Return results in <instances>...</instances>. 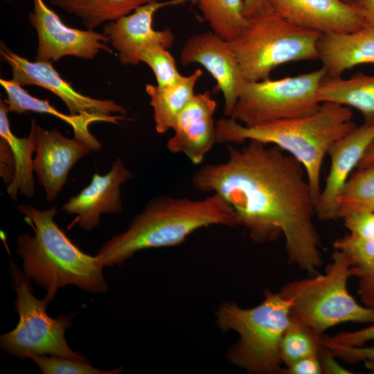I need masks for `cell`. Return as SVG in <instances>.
<instances>
[{"label":"cell","instance_id":"8","mask_svg":"<svg viewBox=\"0 0 374 374\" xmlns=\"http://www.w3.org/2000/svg\"><path fill=\"white\" fill-rule=\"evenodd\" d=\"M9 271L17 294L14 308L19 319L15 329L0 336L1 349L20 359L48 355L88 361L82 355L73 351L66 341L65 332L71 326L73 316L50 317L46 307L53 299L47 295L42 299L35 297L30 280L11 261Z\"/></svg>","mask_w":374,"mask_h":374},{"label":"cell","instance_id":"3","mask_svg":"<svg viewBox=\"0 0 374 374\" xmlns=\"http://www.w3.org/2000/svg\"><path fill=\"white\" fill-rule=\"evenodd\" d=\"M353 117L349 107L328 102L322 103L317 112L307 116L254 126H246L226 116L215 122V143L256 141L285 150L305 168L317 205L321 192L324 157L332 145L356 125Z\"/></svg>","mask_w":374,"mask_h":374},{"label":"cell","instance_id":"40","mask_svg":"<svg viewBox=\"0 0 374 374\" xmlns=\"http://www.w3.org/2000/svg\"><path fill=\"white\" fill-rule=\"evenodd\" d=\"M373 161H374V140L366 149L357 168L364 167Z\"/></svg>","mask_w":374,"mask_h":374},{"label":"cell","instance_id":"30","mask_svg":"<svg viewBox=\"0 0 374 374\" xmlns=\"http://www.w3.org/2000/svg\"><path fill=\"white\" fill-rule=\"evenodd\" d=\"M44 374H116L123 367L111 371L98 369L89 361H80L55 355H36L31 358Z\"/></svg>","mask_w":374,"mask_h":374},{"label":"cell","instance_id":"12","mask_svg":"<svg viewBox=\"0 0 374 374\" xmlns=\"http://www.w3.org/2000/svg\"><path fill=\"white\" fill-rule=\"evenodd\" d=\"M179 62L183 66L199 64L210 73L223 95L224 114L229 117L246 80L229 41L213 31L193 35L184 44Z\"/></svg>","mask_w":374,"mask_h":374},{"label":"cell","instance_id":"41","mask_svg":"<svg viewBox=\"0 0 374 374\" xmlns=\"http://www.w3.org/2000/svg\"><path fill=\"white\" fill-rule=\"evenodd\" d=\"M364 363L365 367L372 373H374V360H366Z\"/></svg>","mask_w":374,"mask_h":374},{"label":"cell","instance_id":"26","mask_svg":"<svg viewBox=\"0 0 374 374\" xmlns=\"http://www.w3.org/2000/svg\"><path fill=\"white\" fill-rule=\"evenodd\" d=\"M357 211L374 212V161L357 168L337 199L338 218Z\"/></svg>","mask_w":374,"mask_h":374},{"label":"cell","instance_id":"42","mask_svg":"<svg viewBox=\"0 0 374 374\" xmlns=\"http://www.w3.org/2000/svg\"><path fill=\"white\" fill-rule=\"evenodd\" d=\"M343 1H344L345 2L349 3H351V2H352L353 0H343Z\"/></svg>","mask_w":374,"mask_h":374},{"label":"cell","instance_id":"38","mask_svg":"<svg viewBox=\"0 0 374 374\" xmlns=\"http://www.w3.org/2000/svg\"><path fill=\"white\" fill-rule=\"evenodd\" d=\"M244 3L247 19L271 10L266 0H244Z\"/></svg>","mask_w":374,"mask_h":374},{"label":"cell","instance_id":"2","mask_svg":"<svg viewBox=\"0 0 374 374\" xmlns=\"http://www.w3.org/2000/svg\"><path fill=\"white\" fill-rule=\"evenodd\" d=\"M211 225L238 226L234 210L218 195L198 200L161 195L148 202L127 229L106 241L95 256L104 267L120 266L141 250L179 244Z\"/></svg>","mask_w":374,"mask_h":374},{"label":"cell","instance_id":"28","mask_svg":"<svg viewBox=\"0 0 374 374\" xmlns=\"http://www.w3.org/2000/svg\"><path fill=\"white\" fill-rule=\"evenodd\" d=\"M333 247L348 258L353 276L359 278V283L374 281V240H362L346 234L336 238Z\"/></svg>","mask_w":374,"mask_h":374},{"label":"cell","instance_id":"36","mask_svg":"<svg viewBox=\"0 0 374 374\" xmlns=\"http://www.w3.org/2000/svg\"><path fill=\"white\" fill-rule=\"evenodd\" d=\"M319 358L322 364L323 373H352L349 370L342 367L336 360V357L325 346L321 350Z\"/></svg>","mask_w":374,"mask_h":374},{"label":"cell","instance_id":"29","mask_svg":"<svg viewBox=\"0 0 374 374\" xmlns=\"http://www.w3.org/2000/svg\"><path fill=\"white\" fill-rule=\"evenodd\" d=\"M140 62L145 63L153 71L158 85L178 82L179 73L176 62L168 49L157 45L147 46L139 53Z\"/></svg>","mask_w":374,"mask_h":374},{"label":"cell","instance_id":"20","mask_svg":"<svg viewBox=\"0 0 374 374\" xmlns=\"http://www.w3.org/2000/svg\"><path fill=\"white\" fill-rule=\"evenodd\" d=\"M7 98L4 99L8 112L22 114L28 112L48 114L59 118L69 124L73 130V137L88 145L92 151H98L101 143L89 132V126L94 122L120 124L127 120L124 115L100 116L96 114H65L52 105L47 100H41L30 95L21 86L12 80L0 79Z\"/></svg>","mask_w":374,"mask_h":374},{"label":"cell","instance_id":"7","mask_svg":"<svg viewBox=\"0 0 374 374\" xmlns=\"http://www.w3.org/2000/svg\"><path fill=\"white\" fill-rule=\"evenodd\" d=\"M322 34L294 25L271 10L248 19L241 33L229 41L246 81L269 78L278 66L319 60Z\"/></svg>","mask_w":374,"mask_h":374},{"label":"cell","instance_id":"9","mask_svg":"<svg viewBox=\"0 0 374 374\" xmlns=\"http://www.w3.org/2000/svg\"><path fill=\"white\" fill-rule=\"evenodd\" d=\"M325 77L321 67L277 80L245 81L229 117L254 126L311 115L321 106L317 92Z\"/></svg>","mask_w":374,"mask_h":374},{"label":"cell","instance_id":"13","mask_svg":"<svg viewBox=\"0 0 374 374\" xmlns=\"http://www.w3.org/2000/svg\"><path fill=\"white\" fill-rule=\"evenodd\" d=\"M195 0H168L141 6L130 14L106 23L103 33L112 47L117 52L120 62L124 65H136L139 53L147 46L157 45L166 49L174 43L175 35L170 29L154 30L153 17L159 9L177 6Z\"/></svg>","mask_w":374,"mask_h":374},{"label":"cell","instance_id":"18","mask_svg":"<svg viewBox=\"0 0 374 374\" xmlns=\"http://www.w3.org/2000/svg\"><path fill=\"white\" fill-rule=\"evenodd\" d=\"M216 108L217 102L210 91L195 93L176 120L174 134L167 141L168 150L185 154L194 164L202 163L215 144Z\"/></svg>","mask_w":374,"mask_h":374},{"label":"cell","instance_id":"31","mask_svg":"<svg viewBox=\"0 0 374 374\" xmlns=\"http://www.w3.org/2000/svg\"><path fill=\"white\" fill-rule=\"evenodd\" d=\"M342 219L350 235L362 240H374V212L357 211Z\"/></svg>","mask_w":374,"mask_h":374},{"label":"cell","instance_id":"23","mask_svg":"<svg viewBox=\"0 0 374 374\" xmlns=\"http://www.w3.org/2000/svg\"><path fill=\"white\" fill-rule=\"evenodd\" d=\"M319 101L358 110L364 122H374V75L358 72L349 78H324L317 92Z\"/></svg>","mask_w":374,"mask_h":374},{"label":"cell","instance_id":"10","mask_svg":"<svg viewBox=\"0 0 374 374\" xmlns=\"http://www.w3.org/2000/svg\"><path fill=\"white\" fill-rule=\"evenodd\" d=\"M33 5L28 19L37 35L35 61L56 62L69 55L91 60L100 51L112 53L104 33L66 26L44 0H33Z\"/></svg>","mask_w":374,"mask_h":374},{"label":"cell","instance_id":"16","mask_svg":"<svg viewBox=\"0 0 374 374\" xmlns=\"http://www.w3.org/2000/svg\"><path fill=\"white\" fill-rule=\"evenodd\" d=\"M36 156L33 169L44 187L46 200L53 201L65 185L75 163L91 150L84 142L69 139L56 130H45L37 124Z\"/></svg>","mask_w":374,"mask_h":374},{"label":"cell","instance_id":"14","mask_svg":"<svg viewBox=\"0 0 374 374\" xmlns=\"http://www.w3.org/2000/svg\"><path fill=\"white\" fill-rule=\"evenodd\" d=\"M373 140L374 122H364L356 125L330 148V170L316 205L318 220L329 222L339 219L337 199Z\"/></svg>","mask_w":374,"mask_h":374},{"label":"cell","instance_id":"37","mask_svg":"<svg viewBox=\"0 0 374 374\" xmlns=\"http://www.w3.org/2000/svg\"><path fill=\"white\" fill-rule=\"evenodd\" d=\"M351 4L366 22L374 27V0H353Z\"/></svg>","mask_w":374,"mask_h":374},{"label":"cell","instance_id":"19","mask_svg":"<svg viewBox=\"0 0 374 374\" xmlns=\"http://www.w3.org/2000/svg\"><path fill=\"white\" fill-rule=\"evenodd\" d=\"M318 53L326 78L341 77L355 66L374 64V27L367 24L352 32L323 34Z\"/></svg>","mask_w":374,"mask_h":374},{"label":"cell","instance_id":"34","mask_svg":"<svg viewBox=\"0 0 374 374\" xmlns=\"http://www.w3.org/2000/svg\"><path fill=\"white\" fill-rule=\"evenodd\" d=\"M322 364L319 356L301 359L285 366L283 374H322Z\"/></svg>","mask_w":374,"mask_h":374},{"label":"cell","instance_id":"6","mask_svg":"<svg viewBox=\"0 0 374 374\" xmlns=\"http://www.w3.org/2000/svg\"><path fill=\"white\" fill-rule=\"evenodd\" d=\"M350 262L335 249L324 274L286 283L279 292L291 302L290 317L323 335L338 324L374 322V308L360 305L348 289Z\"/></svg>","mask_w":374,"mask_h":374},{"label":"cell","instance_id":"27","mask_svg":"<svg viewBox=\"0 0 374 374\" xmlns=\"http://www.w3.org/2000/svg\"><path fill=\"white\" fill-rule=\"evenodd\" d=\"M324 346L323 335L291 318L280 342L282 363L287 366L305 357H319Z\"/></svg>","mask_w":374,"mask_h":374},{"label":"cell","instance_id":"1","mask_svg":"<svg viewBox=\"0 0 374 374\" xmlns=\"http://www.w3.org/2000/svg\"><path fill=\"white\" fill-rule=\"evenodd\" d=\"M227 151L224 162L197 170L193 187L225 200L253 242L283 235L287 260L310 275L318 274L322 244L314 224L316 204L302 164L281 148L256 141L242 148L228 144Z\"/></svg>","mask_w":374,"mask_h":374},{"label":"cell","instance_id":"5","mask_svg":"<svg viewBox=\"0 0 374 374\" xmlns=\"http://www.w3.org/2000/svg\"><path fill=\"white\" fill-rule=\"evenodd\" d=\"M291 302L279 291L266 290L264 299L251 308L226 302L216 312L223 331L233 330L239 340L228 353L231 363L256 374H283L280 346L290 321Z\"/></svg>","mask_w":374,"mask_h":374},{"label":"cell","instance_id":"11","mask_svg":"<svg viewBox=\"0 0 374 374\" xmlns=\"http://www.w3.org/2000/svg\"><path fill=\"white\" fill-rule=\"evenodd\" d=\"M0 53L11 68L12 81L21 87L36 85L50 91L64 102L71 114L108 116L127 114L126 109L113 100L97 99L76 91L60 76L51 62L30 61L10 50L3 42Z\"/></svg>","mask_w":374,"mask_h":374},{"label":"cell","instance_id":"33","mask_svg":"<svg viewBox=\"0 0 374 374\" xmlns=\"http://www.w3.org/2000/svg\"><path fill=\"white\" fill-rule=\"evenodd\" d=\"M328 338L334 342L345 346H364L366 342L374 341V322L364 328L355 331L339 332Z\"/></svg>","mask_w":374,"mask_h":374},{"label":"cell","instance_id":"21","mask_svg":"<svg viewBox=\"0 0 374 374\" xmlns=\"http://www.w3.org/2000/svg\"><path fill=\"white\" fill-rule=\"evenodd\" d=\"M8 111L4 99L0 100V136L9 145L14 159V175L6 191L16 201L18 193L28 197L35 193L33 161L32 155L36 152L37 123L32 120L28 135L24 138L15 136L11 131Z\"/></svg>","mask_w":374,"mask_h":374},{"label":"cell","instance_id":"39","mask_svg":"<svg viewBox=\"0 0 374 374\" xmlns=\"http://www.w3.org/2000/svg\"><path fill=\"white\" fill-rule=\"evenodd\" d=\"M358 294L364 305L374 308V281L359 282Z\"/></svg>","mask_w":374,"mask_h":374},{"label":"cell","instance_id":"22","mask_svg":"<svg viewBox=\"0 0 374 374\" xmlns=\"http://www.w3.org/2000/svg\"><path fill=\"white\" fill-rule=\"evenodd\" d=\"M202 75V70L196 69L189 75H183L175 83L145 85L158 134L172 130L178 116L195 96V87Z\"/></svg>","mask_w":374,"mask_h":374},{"label":"cell","instance_id":"25","mask_svg":"<svg viewBox=\"0 0 374 374\" xmlns=\"http://www.w3.org/2000/svg\"><path fill=\"white\" fill-rule=\"evenodd\" d=\"M215 34L226 41L239 35L246 27L244 0H195Z\"/></svg>","mask_w":374,"mask_h":374},{"label":"cell","instance_id":"32","mask_svg":"<svg viewBox=\"0 0 374 374\" xmlns=\"http://www.w3.org/2000/svg\"><path fill=\"white\" fill-rule=\"evenodd\" d=\"M324 344L336 358L348 364L374 360V346H350L340 344L323 336Z\"/></svg>","mask_w":374,"mask_h":374},{"label":"cell","instance_id":"24","mask_svg":"<svg viewBox=\"0 0 374 374\" xmlns=\"http://www.w3.org/2000/svg\"><path fill=\"white\" fill-rule=\"evenodd\" d=\"M51 5L79 17L87 30L115 21L138 7L159 0H49Z\"/></svg>","mask_w":374,"mask_h":374},{"label":"cell","instance_id":"35","mask_svg":"<svg viewBox=\"0 0 374 374\" xmlns=\"http://www.w3.org/2000/svg\"><path fill=\"white\" fill-rule=\"evenodd\" d=\"M1 177L5 183L10 184L14 175V159L10 148L6 141L1 139Z\"/></svg>","mask_w":374,"mask_h":374},{"label":"cell","instance_id":"15","mask_svg":"<svg viewBox=\"0 0 374 374\" xmlns=\"http://www.w3.org/2000/svg\"><path fill=\"white\" fill-rule=\"evenodd\" d=\"M270 9L299 27L321 34L348 33L368 24L343 0H266Z\"/></svg>","mask_w":374,"mask_h":374},{"label":"cell","instance_id":"17","mask_svg":"<svg viewBox=\"0 0 374 374\" xmlns=\"http://www.w3.org/2000/svg\"><path fill=\"white\" fill-rule=\"evenodd\" d=\"M134 177L121 158L115 160L107 174H93L91 181L79 193L71 197L62 211L76 217L73 224L87 232L98 226L103 213H118L123 209L121 186Z\"/></svg>","mask_w":374,"mask_h":374},{"label":"cell","instance_id":"4","mask_svg":"<svg viewBox=\"0 0 374 374\" xmlns=\"http://www.w3.org/2000/svg\"><path fill=\"white\" fill-rule=\"evenodd\" d=\"M17 210L34 230V235L22 233L17 238L23 272L46 295L53 299L57 291L68 285L93 294L109 290L98 258L80 249L55 223V206L41 210L23 204Z\"/></svg>","mask_w":374,"mask_h":374}]
</instances>
